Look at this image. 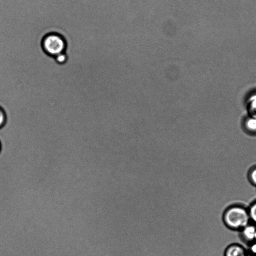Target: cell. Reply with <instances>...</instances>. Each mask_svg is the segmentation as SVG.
Here are the masks:
<instances>
[{"label": "cell", "instance_id": "cell-1", "mask_svg": "<svg viewBox=\"0 0 256 256\" xmlns=\"http://www.w3.org/2000/svg\"><path fill=\"white\" fill-rule=\"evenodd\" d=\"M222 219L228 228L238 232L251 222L248 208L240 204L228 206L223 212Z\"/></svg>", "mask_w": 256, "mask_h": 256}, {"label": "cell", "instance_id": "cell-2", "mask_svg": "<svg viewBox=\"0 0 256 256\" xmlns=\"http://www.w3.org/2000/svg\"><path fill=\"white\" fill-rule=\"evenodd\" d=\"M40 44L44 53L52 58L66 52L68 48V42L65 38L56 32L46 34L43 38Z\"/></svg>", "mask_w": 256, "mask_h": 256}, {"label": "cell", "instance_id": "cell-3", "mask_svg": "<svg viewBox=\"0 0 256 256\" xmlns=\"http://www.w3.org/2000/svg\"><path fill=\"white\" fill-rule=\"evenodd\" d=\"M240 232V238L247 246L256 242V225L250 222Z\"/></svg>", "mask_w": 256, "mask_h": 256}, {"label": "cell", "instance_id": "cell-4", "mask_svg": "<svg viewBox=\"0 0 256 256\" xmlns=\"http://www.w3.org/2000/svg\"><path fill=\"white\" fill-rule=\"evenodd\" d=\"M224 256H250L247 249L242 245L234 243L228 246L224 252Z\"/></svg>", "mask_w": 256, "mask_h": 256}, {"label": "cell", "instance_id": "cell-5", "mask_svg": "<svg viewBox=\"0 0 256 256\" xmlns=\"http://www.w3.org/2000/svg\"><path fill=\"white\" fill-rule=\"evenodd\" d=\"M242 126L247 134L250 135L256 134V117L248 114L244 118Z\"/></svg>", "mask_w": 256, "mask_h": 256}, {"label": "cell", "instance_id": "cell-6", "mask_svg": "<svg viewBox=\"0 0 256 256\" xmlns=\"http://www.w3.org/2000/svg\"><path fill=\"white\" fill-rule=\"evenodd\" d=\"M247 108L249 115L256 117V93L252 94L248 98Z\"/></svg>", "mask_w": 256, "mask_h": 256}, {"label": "cell", "instance_id": "cell-7", "mask_svg": "<svg viewBox=\"0 0 256 256\" xmlns=\"http://www.w3.org/2000/svg\"><path fill=\"white\" fill-rule=\"evenodd\" d=\"M248 208L250 222L256 225V200L252 202Z\"/></svg>", "mask_w": 256, "mask_h": 256}, {"label": "cell", "instance_id": "cell-8", "mask_svg": "<svg viewBox=\"0 0 256 256\" xmlns=\"http://www.w3.org/2000/svg\"><path fill=\"white\" fill-rule=\"evenodd\" d=\"M248 179L252 186L256 187V166H252L248 170Z\"/></svg>", "mask_w": 256, "mask_h": 256}, {"label": "cell", "instance_id": "cell-9", "mask_svg": "<svg viewBox=\"0 0 256 256\" xmlns=\"http://www.w3.org/2000/svg\"><path fill=\"white\" fill-rule=\"evenodd\" d=\"M55 61L59 64H64L68 60V56L66 52L60 54L54 58Z\"/></svg>", "mask_w": 256, "mask_h": 256}, {"label": "cell", "instance_id": "cell-10", "mask_svg": "<svg viewBox=\"0 0 256 256\" xmlns=\"http://www.w3.org/2000/svg\"><path fill=\"white\" fill-rule=\"evenodd\" d=\"M6 116L4 110L0 106V129L6 124Z\"/></svg>", "mask_w": 256, "mask_h": 256}, {"label": "cell", "instance_id": "cell-11", "mask_svg": "<svg viewBox=\"0 0 256 256\" xmlns=\"http://www.w3.org/2000/svg\"><path fill=\"white\" fill-rule=\"evenodd\" d=\"M247 251L250 256H256V242L248 245Z\"/></svg>", "mask_w": 256, "mask_h": 256}, {"label": "cell", "instance_id": "cell-12", "mask_svg": "<svg viewBox=\"0 0 256 256\" xmlns=\"http://www.w3.org/2000/svg\"><path fill=\"white\" fill-rule=\"evenodd\" d=\"M1 150H2V144H1V142H0V153L1 152Z\"/></svg>", "mask_w": 256, "mask_h": 256}]
</instances>
